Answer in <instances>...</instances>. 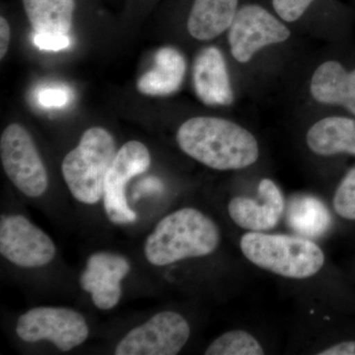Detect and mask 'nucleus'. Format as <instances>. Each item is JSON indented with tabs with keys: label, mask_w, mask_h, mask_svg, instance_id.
<instances>
[{
	"label": "nucleus",
	"mask_w": 355,
	"mask_h": 355,
	"mask_svg": "<svg viewBox=\"0 0 355 355\" xmlns=\"http://www.w3.org/2000/svg\"><path fill=\"white\" fill-rule=\"evenodd\" d=\"M220 230L202 211L184 207L161 219L144 244V254L151 265L164 266L209 256L218 249Z\"/></svg>",
	"instance_id": "f03ea898"
},
{
	"label": "nucleus",
	"mask_w": 355,
	"mask_h": 355,
	"mask_svg": "<svg viewBox=\"0 0 355 355\" xmlns=\"http://www.w3.org/2000/svg\"><path fill=\"white\" fill-rule=\"evenodd\" d=\"M333 205L338 216L347 220H355V168L338 184Z\"/></svg>",
	"instance_id": "412c9836"
},
{
	"label": "nucleus",
	"mask_w": 355,
	"mask_h": 355,
	"mask_svg": "<svg viewBox=\"0 0 355 355\" xmlns=\"http://www.w3.org/2000/svg\"><path fill=\"white\" fill-rule=\"evenodd\" d=\"M306 142L317 155L347 153L355 156V121L343 116L324 118L308 130Z\"/></svg>",
	"instance_id": "dca6fc26"
},
{
	"label": "nucleus",
	"mask_w": 355,
	"mask_h": 355,
	"mask_svg": "<svg viewBox=\"0 0 355 355\" xmlns=\"http://www.w3.org/2000/svg\"><path fill=\"white\" fill-rule=\"evenodd\" d=\"M33 29L41 34H69L74 0H23Z\"/></svg>",
	"instance_id": "a211bd4d"
},
{
	"label": "nucleus",
	"mask_w": 355,
	"mask_h": 355,
	"mask_svg": "<svg viewBox=\"0 0 355 355\" xmlns=\"http://www.w3.org/2000/svg\"><path fill=\"white\" fill-rule=\"evenodd\" d=\"M0 253L20 268H42L57 254L55 243L44 231L23 216H2L0 219Z\"/></svg>",
	"instance_id": "1a4fd4ad"
},
{
	"label": "nucleus",
	"mask_w": 355,
	"mask_h": 355,
	"mask_svg": "<svg viewBox=\"0 0 355 355\" xmlns=\"http://www.w3.org/2000/svg\"><path fill=\"white\" fill-rule=\"evenodd\" d=\"M193 86L200 101L207 106H228L233 102L225 60L216 46L205 49L196 58Z\"/></svg>",
	"instance_id": "ddd939ff"
},
{
	"label": "nucleus",
	"mask_w": 355,
	"mask_h": 355,
	"mask_svg": "<svg viewBox=\"0 0 355 355\" xmlns=\"http://www.w3.org/2000/svg\"><path fill=\"white\" fill-rule=\"evenodd\" d=\"M319 355H355V340L336 343L328 349L318 352Z\"/></svg>",
	"instance_id": "393cba45"
},
{
	"label": "nucleus",
	"mask_w": 355,
	"mask_h": 355,
	"mask_svg": "<svg viewBox=\"0 0 355 355\" xmlns=\"http://www.w3.org/2000/svg\"><path fill=\"white\" fill-rule=\"evenodd\" d=\"M16 334L23 342L49 340L62 352H69L87 340L89 327L85 318L76 310L37 307L21 315Z\"/></svg>",
	"instance_id": "423d86ee"
},
{
	"label": "nucleus",
	"mask_w": 355,
	"mask_h": 355,
	"mask_svg": "<svg viewBox=\"0 0 355 355\" xmlns=\"http://www.w3.org/2000/svg\"><path fill=\"white\" fill-rule=\"evenodd\" d=\"M10 26L4 17L0 18V58L6 57L10 43Z\"/></svg>",
	"instance_id": "a878e982"
},
{
	"label": "nucleus",
	"mask_w": 355,
	"mask_h": 355,
	"mask_svg": "<svg viewBox=\"0 0 355 355\" xmlns=\"http://www.w3.org/2000/svg\"><path fill=\"white\" fill-rule=\"evenodd\" d=\"M150 164V153L142 142L132 140L119 149L107 173L103 195L110 221L123 225L137 220V212L128 205L125 188L132 178L144 174Z\"/></svg>",
	"instance_id": "6e6552de"
},
{
	"label": "nucleus",
	"mask_w": 355,
	"mask_h": 355,
	"mask_svg": "<svg viewBox=\"0 0 355 355\" xmlns=\"http://www.w3.org/2000/svg\"><path fill=\"white\" fill-rule=\"evenodd\" d=\"M0 157L7 177L25 196L39 198L46 193L48 173L34 140L22 125L11 123L3 130Z\"/></svg>",
	"instance_id": "39448f33"
},
{
	"label": "nucleus",
	"mask_w": 355,
	"mask_h": 355,
	"mask_svg": "<svg viewBox=\"0 0 355 355\" xmlns=\"http://www.w3.org/2000/svg\"><path fill=\"white\" fill-rule=\"evenodd\" d=\"M314 0H272L273 8L282 20L294 22L307 10Z\"/></svg>",
	"instance_id": "4be33fe9"
},
{
	"label": "nucleus",
	"mask_w": 355,
	"mask_h": 355,
	"mask_svg": "<svg viewBox=\"0 0 355 355\" xmlns=\"http://www.w3.org/2000/svg\"><path fill=\"white\" fill-rule=\"evenodd\" d=\"M177 142L187 155L218 171L245 169L260 154L258 141L246 128L212 116L184 121L178 130Z\"/></svg>",
	"instance_id": "f257e3e1"
},
{
	"label": "nucleus",
	"mask_w": 355,
	"mask_h": 355,
	"mask_svg": "<svg viewBox=\"0 0 355 355\" xmlns=\"http://www.w3.org/2000/svg\"><path fill=\"white\" fill-rule=\"evenodd\" d=\"M70 93L64 87H46L39 91L37 95V101L40 106L46 109L64 108L69 104Z\"/></svg>",
	"instance_id": "5701e85b"
},
{
	"label": "nucleus",
	"mask_w": 355,
	"mask_h": 355,
	"mask_svg": "<svg viewBox=\"0 0 355 355\" xmlns=\"http://www.w3.org/2000/svg\"><path fill=\"white\" fill-rule=\"evenodd\" d=\"M116 146L113 135L105 128H88L78 146L67 154L62 164L67 188L78 202L94 205L104 195L105 179L114 156Z\"/></svg>",
	"instance_id": "20e7f679"
},
{
	"label": "nucleus",
	"mask_w": 355,
	"mask_h": 355,
	"mask_svg": "<svg viewBox=\"0 0 355 355\" xmlns=\"http://www.w3.org/2000/svg\"><path fill=\"white\" fill-rule=\"evenodd\" d=\"M130 270V263L125 257L107 252L93 254L81 275L80 286L91 294L96 307L110 310L120 302L121 282Z\"/></svg>",
	"instance_id": "9b49d317"
},
{
	"label": "nucleus",
	"mask_w": 355,
	"mask_h": 355,
	"mask_svg": "<svg viewBox=\"0 0 355 355\" xmlns=\"http://www.w3.org/2000/svg\"><path fill=\"white\" fill-rule=\"evenodd\" d=\"M186 60L172 46H164L155 53L154 67L137 81V90L141 94L166 96L181 87L186 73Z\"/></svg>",
	"instance_id": "2eb2a0df"
},
{
	"label": "nucleus",
	"mask_w": 355,
	"mask_h": 355,
	"mask_svg": "<svg viewBox=\"0 0 355 355\" xmlns=\"http://www.w3.org/2000/svg\"><path fill=\"white\" fill-rule=\"evenodd\" d=\"M240 249L254 266L286 279H309L324 265L323 250L305 238L250 231L240 239Z\"/></svg>",
	"instance_id": "7ed1b4c3"
},
{
	"label": "nucleus",
	"mask_w": 355,
	"mask_h": 355,
	"mask_svg": "<svg viewBox=\"0 0 355 355\" xmlns=\"http://www.w3.org/2000/svg\"><path fill=\"white\" fill-rule=\"evenodd\" d=\"M69 35L65 34H41L36 33L34 44L42 51H58L65 50L70 46Z\"/></svg>",
	"instance_id": "b1692460"
},
{
	"label": "nucleus",
	"mask_w": 355,
	"mask_h": 355,
	"mask_svg": "<svg viewBox=\"0 0 355 355\" xmlns=\"http://www.w3.org/2000/svg\"><path fill=\"white\" fill-rule=\"evenodd\" d=\"M207 355H263L265 349L251 334L243 330L229 331L214 340Z\"/></svg>",
	"instance_id": "aec40b11"
},
{
	"label": "nucleus",
	"mask_w": 355,
	"mask_h": 355,
	"mask_svg": "<svg viewBox=\"0 0 355 355\" xmlns=\"http://www.w3.org/2000/svg\"><path fill=\"white\" fill-rule=\"evenodd\" d=\"M258 191V198H233L228 203V214L239 227L263 232L279 224L286 203L282 191L270 179L261 180Z\"/></svg>",
	"instance_id": "f8f14e48"
},
{
	"label": "nucleus",
	"mask_w": 355,
	"mask_h": 355,
	"mask_svg": "<svg viewBox=\"0 0 355 355\" xmlns=\"http://www.w3.org/2000/svg\"><path fill=\"white\" fill-rule=\"evenodd\" d=\"M291 36L286 26L256 4L243 6L229 28L231 53L237 62H247L268 44L282 43Z\"/></svg>",
	"instance_id": "9d476101"
},
{
	"label": "nucleus",
	"mask_w": 355,
	"mask_h": 355,
	"mask_svg": "<svg viewBox=\"0 0 355 355\" xmlns=\"http://www.w3.org/2000/svg\"><path fill=\"white\" fill-rule=\"evenodd\" d=\"M288 222L300 234L318 236L330 225V214L316 198H301L292 202Z\"/></svg>",
	"instance_id": "6ab92c4d"
},
{
	"label": "nucleus",
	"mask_w": 355,
	"mask_h": 355,
	"mask_svg": "<svg viewBox=\"0 0 355 355\" xmlns=\"http://www.w3.org/2000/svg\"><path fill=\"white\" fill-rule=\"evenodd\" d=\"M238 0H195L189 16L188 30L200 41L216 38L230 28Z\"/></svg>",
	"instance_id": "f3484780"
},
{
	"label": "nucleus",
	"mask_w": 355,
	"mask_h": 355,
	"mask_svg": "<svg viewBox=\"0 0 355 355\" xmlns=\"http://www.w3.org/2000/svg\"><path fill=\"white\" fill-rule=\"evenodd\" d=\"M190 336V324L181 314L164 311L128 333L116 345L114 354L176 355Z\"/></svg>",
	"instance_id": "0eeeda50"
},
{
	"label": "nucleus",
	"mask_w": 355,
	"mask_h": 355,
	"mask_svg": "<svg viewBox=\"0 0 355 355\" xmlns=\"http://www.w3.org/2000/svg\"><path fill=\"white\" fill-rule=\"evenodd\" d=\"M311 94L318 102L340 105L355 114V70L347 72L333 60L324 62L312 77Z\"/></svg>",
	"instance_id": "4468645a"
}]
</instances>
